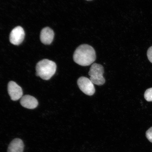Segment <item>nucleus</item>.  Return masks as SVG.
<instances>
[{
    "label": "nucleus",
    "instance_id": "f257e3e1",
    "mask_svg": "<svg viewBox=\"0 0 152 152\" xmlns=\"http://www.w3.org/2000/svg\"><path fill=\"white\" fill-rule=\"evenodd\" d=\"M96 53L90 45L83 44L77 48L73 55L74 61L83 66L91 65L96 60Z\"/></svg>",
    "mask_w": 152,
    "mask_h": 152
},
{
    "label": "nucleus",
    "instance_id": "f03ea898",
    "mask_svg": "<svg viewBox=\"0 0 152 152\" xmlns=\"http://www.w3.org/2000/svg\"><path fill=\"white\" fill-rule=\"evenodd\" d=\"M56 67V63L52 61L41 60L36 66V75L44 80H49L55 75Z\"/></svg>",
    "mask_w": 152,
    "mask_h": 152
},
{
    "label": "nucleus",
    "instance_id": "7ed1b4c3",
    "mask_svg": "<svg viewBox=\"0 0 152 152\" xmlns=\"http://www.w3.org/2000/svg\"><path fill=\"white\" fill-rule=\"evenodd\" d=\"M104 68L100 64L94 63L90 68L88 75L90 80L94 84L98 86L103 85L105 80L103 77Z\"/></svg>",
    "mask_w": 152,
    "mask_h": 152
},
{
    "label": "nucleus",
    "instance_id": "20e7f679",
    "mask_svg": "<svg viewBox=\"0 0 152 152\" xmlns=\"http://www.w3.org/2000/svg\"><path fill=\"white\" fill-rule=\"evenodd\" d=\"M77 84L80 89L85 94L91 96L94 94L95 88L94 84L88 78L83 77L79 78L77 81Z\"/></svg>",
    "mask_w": 152,
    "mask_h": 152
},
{
    "label": "nucleus",
    "instance_id": "39448f33",
    "mask_svg": "<svg viewBox=\"0 0 152 152\" xmlns=\"http://www.w3.org/2000/svg\"><path fill=\"white\" fill-rule=\"evenodd\" d=\"M24 37L23 28L20 26H17L11 31L10 35V41L12 44L18 45L23 41Z\"/></svg>",
    "mask_w": 152,
    "mask_h": 152
},
{
    "label": "nucleus",
    "instance_id": "423d86ee",
    "mask_svg": "<svg viewBox=\"0 0 152 152\" xmlns=\"http://www.w3.org/2000/svg\"><path fill=\"white\" fill-rule=\"evenodd\" d=\"M7 90L11 99L16 101L21 98L23 92L22 89L15 82L11 81L8 83Z\"/></svg>",
    "mask_w": 152,
    "mask_h": 152
},
{
    "label": "nucleus",
    "instance_id": "0eeeda50",
    "mask_svg": "<svg viewBox=\"0 0 152 152\" xmlns=\"http://www.w3.org/2000/svg\"><path fill=\"white\" fill-rule=\"evenodd\" d=\"M20 103L23 107L29 109H35L38 105L37 100L34 97L28 95L22 97Z\"/></svg>",
    "mask_w": 152,
    "mask_h": 152
},
{
    "label": "nucleus",
    "instance_id": "6e6552de",
    "mask_svg": "<svg viewBox=\"0 0 152 152\" xmlns=\"http://www.w3.org/2000/svg\"><path fill=\"white\" fill-rule=\"evenodd\" d=\"M54 33L53 30L49 27L43 28L40 34L41 42L45 45H50L54 39Z\"/></svg>",
    "mask_w": 152,
    "mask_h": 152
},
{
    "label": "nucleus",
    "instance_id": "1a4fd4ad",
    "mask_svg": "<svg viewBox=\"0 0 152 152\" xmlns=\"http://www.w3.org/2000/svg\"><path fill=\"white\" fill-rule=\"evenodd\" d=\"M23 141L20 138H15L9 144L7 152H23L24 149Z\"/></svg>",
    "mask_w": 152,
    "mask_h": 152
},
{
    "label": "nucleus",
    "instance_id": "9d476101",
    "mask_svg": "<svg viewBox=\"0 0 152 152\" xmlns=\"http://www.w3.org/2000/svg\"><path fill=\"white\" fill-rule=\"evenodd\" d=\"M145 99L148 102H152V88L146 90L144 94Z\"/></svg>",
    "mask_w": 152,
    "mask_h": 152
},
{
    "label": "nucleus",
    "instance_id": "9b49d317",
    "mask_svg": "<svg viewBox=\"0 0 152 152\" xmlns=\"http://www.w3.org/2000/svg\"><path fill=\"white\" fill-rule=\"evenodd\" d=\"M146 136L148 140L152 142V127L148 129L146 132Z\"/></svg>",
    "mask_w": 152,
    "mask_h": 152
},
{
    "label": "nucleus",
    "instance_id": "f8f14e48",
    "mask_svg": "<svg viewBox=\"0 0 152 152\" xmlns=\"http://www.w3.org/2000/svg\"><path fill=\"white\" fill-rule=\"evenodd\" d=\"M147 55L148 59L152 63V46L148 49Z\"/></svg>",
    "mask_w": 152,
    "mask_h": 152
},
{
    "label": "nucleus",
    "instance_id": "ddd939ff",
    "mask_svg": "<svg viewBox=\"0 0 152 152\" xmlns=\"http://www.w3.org/2000/svg\"><path fill=\"white\" fill-rule=\"evenodd\" d=\"M87 1H92V0H87Z\"/></svg>",
    "mask_w": 152,
    "mask_h": 152
}]
</instances>
